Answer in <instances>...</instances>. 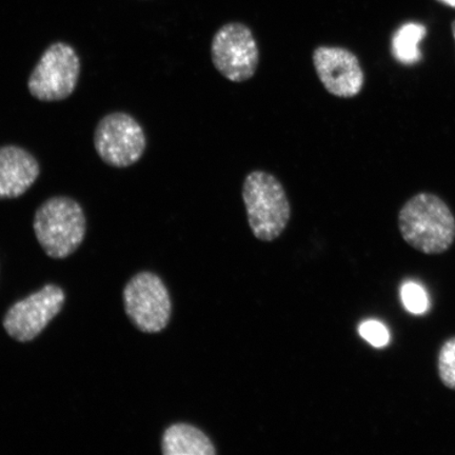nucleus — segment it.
Masks as SVG:
<instances>
[{
    "label": "nucleus",
    "instance_id": "obj_10",
    "mask_svg": "<svg viewBox=\"0 0 455 455\" xmlns=\"http://www.w3.org/2000/svg\"><path fill=\"white\" fill-rule=\"evenodd\" d=\"M41 171L37 158L25 148L0 147V201L25 196L36 183Z\"/></svg>",
    "mask_w": 455,
    "mask_h": 455
},
{
    "label": "nucleus",
    "instance_id": "obj_8",
    "mask_svg": "<svg viewBox=\"0 0 455 455\" xmlns=\"http://www.w3.org/2000/svg\"><path fill=\"white\" fill-rule=\"evenodd\" d=\"M65 301L64 290L53 283L45 284L39 291L16 301L5 313L3 322L5 332L20 343L36 339L60 315Z\"/></svg>",
    "mask_w": 455,
    "mask_h": 455
},
{
    "label": "nucleus",
    "instance_id": "obj_17",
    "mask_svg": "<svg viewBox=\"0 0 455 455\" xmlns=\"http://www.w3.org/2000/svg\"><path fill=\"white\" fill-rule=\"evenodd\" d=\"M451 31L455 42V20L451 22Z\"/></svg>",
    "mask_w": 455,
    "mask_h": 455
},
{
    "label": "nucleus",
    "instance_id": "obj_14",
    "mask_svg": "<svg viewBox=\"0 0 455 455\" xmlns=\"http://www.w3.org/2000/svg\"><path fill=\"white\" fill-rule=\"evenodd\" d=\"M402 299L408 311L419 315L428 307L424 290L413 283H408L402 289Z\"/></svg>",
    "mask_w": 455,
    "mask_h": 455
},
{
    "label": "nucleus",
    "instance_id": "obj_7",
    "mask_svg": "<svg viewBox=\"0 0 455 455\" xmlns=\"http://www.w3.org/2000/svg\"><path fill=\"white\" fill-rule=\"evenodd\" d=\"M212 60L215 69L228 81L238 84L251 79L260 60L251 28L237 21L220 27L212 38Z\"/></svg>",
    "mask_w": 455,
    "mask_h": 455
},
{
    "label": "nucleus",
    "instance_id": "obj_9",
    "mask_svg": "<svg viewBox=\"0 0 455 455\" xmlns=\"http://www.w3.org/2000/svg\"><path fill=\"white\" fill-rule=\"evenodd\" d=\"M318 79L329 94L339 99H354L365 84L358 57L349 49L334 45H318L312 53Z\"/></svg>",
    "mask_w": 455,
    "mask_h": 455
},
{
    "label": "nucleus",
    "instance_id": "obj_5",
    "mask_svg": "<svg viewBox=\"0 0 455 455\" xmlns=\"http://www.w3.org/2000/svg\"><path fill=\"white\" fill-rule=\"evenodd\" d=\"M93 142L101 161L116 169L133 166L147 149L144 128L138 119L123 111L107 114L100 119Z\"/></svg>",
    "mask_w": 455,
    "mask_h": 455
},
{
    "label": "nucleus",
    "instance_id": "obj_15",
    "mask_svg": "<svg viewBox=\"0 0 455 455\" xmlns=\"http://www.w3.org/2000/svg\"><path fill=\"white\" fill-rule=\"evenodd\" d=\"M361 337L366 339L369 344H371L377 348H382L389 343V332L388 330L379 322L368 321L363 323L358 329Z\"/></svg>",
    "mask_w": 455,
    "mask_h": 455
},
{
    "label": "nucleus",
    "instance_id": "obj_13",
    "mask_svg": "<svg viewBox=\"0 0 455 455\" xmlns=\"http://www.w3.org/2000/svg\"><path fill=\"white\" fill-rule=\"evenodd\" d=\"M436 366L442 384L447 389L455 391V335L442 344Z\"/></svg>",
    "mask_w": 455,
    "mask_h": 455
},
{
    "label": "nucleus",
    "instance_id": "obj_11",
    "mask_svg": "<svg viewBox=\"0 0 455 455\" xmlns=\"http://www.w3.org/2000/svg\"><path fill=\"white\" fill-rule=\"evenodd\" d=\"M162 451L164 455H215L216 449L208 435L196 427L179 423L164 432Z\"/></svg>",
    "mask_w": 455,
    "mask_h": 455
},
{
    "label": "nucleus",
    "instance_id": "obj_2",
    "mask_svg": "<svg viewBox=\"0 0 455 455\" xmlns=\"http://www.w3.org/2000/svg\"><path fill=\"white\" fill-rule=\"evenodd\" d=\"M36 240L51 259L68 258L81 247L87 232L82 204L70 196H57L44 201L34 214Z\"/></svg>",
    "mask_w": 455,
    "mask_h": 455
},
{
    "label": "nucleus",
    "instance_id": "obj_6",
    "mask_svg": "<svg viewBox=\"0 0 455 455\" xmlns=\"http://www.w3.org/2000/svg\"><path fill=\"white\" fill-rule=\"evenodd\" d=\"M124 311L131 323L144 333H158L168 326L172 303L162 278L152 272H140L123 292Z\"/></svg>",
    "mask_w": 455,
    "mask_h": 455
},
{
    "label": "nucleus",
    "instance_id": "obj_12",
    "mask_svg": "<svg viewBox=\"0 0 455 455\" xmlns=\"http://www.w3.org/2000/svg\"><path fill=\"white\" fill-rule=\"evenodd\" d=\"M423 25L406 24L398 28L394 38L395 55L398 60L411 64L419 59L418 44L424 38Z\"/></svg>",
    "mask_w": 455,
    "mask_h": 455
},
{
    "label": "nucleus",
    "instance_id": "obj_3",
    "mask_svg": "<svg viewBox=\"0 0 455 455\" xmlns=\"http://www.w3.org/2000/svg\"><path fill=\"white\" fill-rule=\"evenodd\" d=\"M242 196L253 235L261 242L280 237L291 219V204L281 181L266 171H252L244 178Z\"/></svg>",
    "mask_w": 455,
    "mask_h": 455
},
{
    "label": "nucleus",
    "instance_id": "obj_4",
    "mask_svg": "<svg viewBox=\"0 0 455 455\" xmlns=\"http://www.w3.org/2000/svg\"><path fill=\"white\" fill-rule=\"evenodd\" d=\"M81 73V57L71 44H51L28 76V92L43 102L68 100L76 92Z\"/></svg>",
    "mask_w": 455,
    "mask_h": 455
},
{
    "label": "nucleus",
    "instance_id": "obj_16",
    "mask_svg": "<svg viewBox=\"0 0 455 455\" xmlns=\"http://www.w3.org/2000/svg\"><path fill=\"white\" fill-rule=\"evenodd\" d=\"M436 2L445 4L447 7L455 9V0H436Z\"/></svg>",
    "mask_w": 455,
    "mask_h": 455
},
{
    "label": "nucleus",
    "instance_id": "obj_1",
    "mask_svg": "<svg viewBox=\"0 0 455 455\" xmlns=\"http://www.w3.org/2000/svg\"><path fill=\"white\" fill-rule=\"evenodd\" d=\"M403 240L417 251L440 255L455 242V216L442 197L419 192L403 204L397 216Z\"/></svg>",
    "mask_w": 455,
    "mask_h": 455
}]
</instances>
